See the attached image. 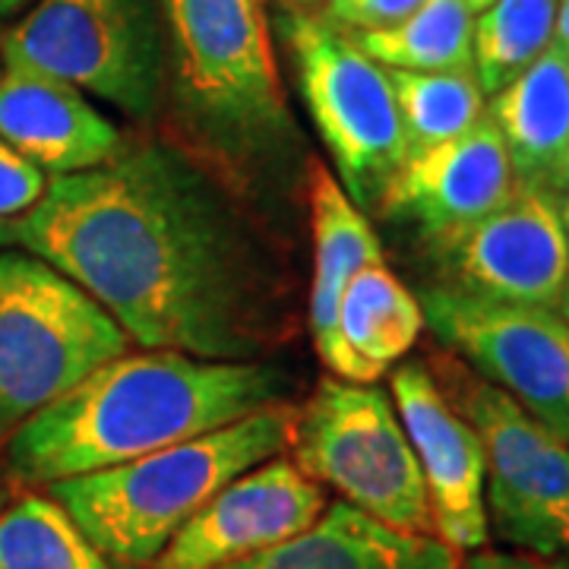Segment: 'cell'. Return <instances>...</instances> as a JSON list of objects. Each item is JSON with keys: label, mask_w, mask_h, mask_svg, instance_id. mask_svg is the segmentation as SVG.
<instances>
[{"label": "cell", "mask_w": 569, "mask_h": 569, "mask_svg": "<svg viewBox=\"0 0 569 569\" xmlns=\"http://www.w3.org/2000/svg\"><path fill=\"white\" fill-rule=\"evenodd\" d=\"M13 244L86 288L142 348L260 361L276 284L260 241L216 178L164 142L51 178Z\"/></svg>", "instance_id": "cell-1"}, {"label": "cell", "mask_w": 569, "mask_h": 569, "mask_svg": "<svg viewBox=\"0 0 569 569\" xmlns=\"http://www.w3.org/2000/svg\"><path fill=\"white\" fill-rule=\"evenodd\" d=\"M288 387L269 361L127 351L17 427L0 447L3 468L22 488H48L234 425L284 402Z\"/></svg>", "instance_id": "cell-2"}, {"label": "cell", "mask_w": 569, "mask_h": 569, "mask_svg": "<svg viewBox=\"0 0 569 569\" xmlns=\"http://www.w3.org/2000/svg\"><path fill=\"white\" fill-rule=\"evenodd\" d=\"M295 408L269 406L123 466L48 485L108 563L146 569L183 522L253 466L288 449Z\"/></svg>", "instance_id": "cell-3"}, {"label": "cell", "mask_w": 569, "mask_h": 569, "mask_svg": "<svg viewBox=\"0 0 569 569\" xmlns=\"http://www.w3.org/2000/svg\"><path fill=\"white\" fill-rule=\"evenodd\" d=\"M174 92L224 152H266L288 137L279 61L263 0H159Z\"/></svg>", "instance_id": "cell-4"}, {"label": "cell", "mask_w": 569, "mask_h": 569, "mask_svg": "<svg viewBox=\"0 0 569 569\" xmlns=\"http://www.w3.org/2000/svg\"><path fill=\"white\" fill-rule=\"evenodd\" d=\"M127 351L130 336L86 288L36 253L0 250V447Z\"/></svg>", "instance_id": "cell-5"}, {"label": "cell", "mask_w": 569, "mask_h": 569, "mask_svg": "<svg viewBox=\"0 0 569 569\" xmlns=\"http://www.w3.org/2000/svg\"><path fill=\"white\" fill-rule=\"evenodd\" d=\"M291 462L342 503L389 529L433 535L425 475L392 396L370 383L326 377L291 411Z\"/></svg>", "instance_id": "cell-6"}, {"label": "cell", "mask_w": 569, "mask_h": 569, "mask_svg": "<svg viewBox=\"0 0 569 569\" xmlns=\"http://www.w3.org/2000/svg\"><path fill=\"white\" fill-rule=\"evenodd\" d=\"M0 67L70 82L146 121L168 73L159 0H39L0 36Z\"/></svg>", "instance_id": "cell-7"}, {"label": "cell", "mask_w": 569, "mask_h": 569, "mask_svg": "<svg viewBox=\"0 0 569 569\" xmlns=\"http://www.w3.org/2000/svg\"><path fill=\"white\" fill-rule=\"evenodd\" d=\"M279 32L336 178L351 203L370 212L411 152L389 70L339 26L305 10L282 13Z\"/></svg>", "instance_id": "cell-8"}, {"label": "cell", "mask_w": 569, "mask_h": 569, "mask_svg": "<svg viewBox=\"0 0 569 569\" xmlns=\"http://www.w3.org/2000/svg\"><path fill=\"white\" fill-rule=\"evenodd\" d=\"M433 367L437 387L481 437L488 526L538 557L569 553V443L452 351Z\"/></svg>", "instance_id": "cell-9"}, {"label": "cell", "mask_w": 569, "mask_h": 569, "mask_svg": "<svg viewBox=\"0 0 569 569\" xmlns=\"http://www.w3.org/2000/svg\"><path fill=\"white\" fill-rule=\"evenodd\" d=\"M425 323L475 373L569 443V323L550 307L500 305L427 288Z\"/></svg>", "instance_id": "cell-10"}, {"label": "cell", "mask_w": 569, "mask_h": 569, "mask_svg": "<svg viewBox=\"0 0 569 569\" xmlns=\"http://www.w3.org/2000/svg\"><path fill=\"white\" fill-rule=\"evenodd\" d=\"M430 244L443 288L485 301L557 310L569 279V241L550 190L519 187L490 216Z\"/></svg>", "instance_id": "cell-11"}, {"label": "cell", "mask_w": 569, "mask_h": 569, "mask_svg": "<svg viewBox=\"0 0 569 569\" xmlns=\"http://www.w3.org/2000/svg\"><path fill=\"white\" fill-rule=\"evenodd\" d=\"M326 507V490L279 452L228 481L197 509L164 545L152 569L228 567L307 531Z\"/></svg>", "instance_id": "cell-12"}, {"label": "cell", "mask_w": 569, "mask_h": 569, "mask_svg": "<svg viewBox=\"0 0 569 569\" xmlns=\"http://www.w3.org/2000/svg\"><path fill=\"white\" fill-rule=\"evenodd\" d=\"M389 396L425 475L433 535L459 553L481 550L490 531L481 437L443 396L425 361L396 367Z\"/></svg>", "instance_id": "cell-13"}, {"label": "cell", "mask_w": 569, "mask_h": 569, "mask_svg": "<svg viewBox=\"0 0 569 569\" xmlns=\"http://www.w3.org/2000/svg\"><path fill=\"white\" fill-rule=\"evenodd\" d=\"M519 190L507 146L490 118L447 142L408 152L377 206L389 219L421 228L427 241L447 238L490 216Z\"/></svg>", "instance_id": "cell-14"}, {"label": "cell", "mask_w": 569, "mask_h": 569, "mask_svg": "<svg viewBox=\"0 0 569 569\" xmlns=\"http://www.w3.org/2000/svg\"><path fill=\"white\" fill-rule=\"evenodd\" d=\"M0 140L51 178L114 159L121 130L70 82L22 67H0Z\"/></svg>", "instance_id": "cell-15"}, {"label": "cell", "mask_w": 569, "mask_h": 569, "mask_svg": "<svg viewBox=\"0 0 569 569\" xmlns=\"http://www.w3.org/2000/svg\"><path fill=\"white\" fill-rule=\"evenodd\" d=\"M310 219H313V288H310V329L323 365L351 383H367L365 370L348 355L339 336V310L351 276L367 263L383 260L373 224L351 203L339 178L313 164L310 178Z\"/></svg>", "instance_id": "cell-16"}, {"label": "cell", "mask_w": 569, "mask_h": 569, "mask_svg": "<svg viewBox=\"0 0 569 569\" xmlns=\"http://www.w3.org/2000/svg\"><path fill=\"white\" fill-rule=\"evenodd\" d=\"M459 550L437 535L389 529L339 500L301 535L219 569H459Z\"/></svg>", "instance_id": "cell-17"}, {"label": "cell", "mask_w": 569, "mask_h": 569, "mask_svg": "<svg viewBox=\"0 0 569 569\" xmlns=\"http://www.w3.org/2000/svg\"><path fill=\"white\" fill-rule=\"evenodd\" d=\"M488 118L500 130L519 187L553 190L569 149V51L550 48L519 77L490 96Z\"/></svg>", "instance_id": "cell-18"}, {"label": "cell", "mask_w": 569, "mask_h": 569, "mask_svg": "<svg viewBox=\"0 0 569 569\" xmlns=\"http://www.w3.org/2000/svg\"><path fill=\"white\" fill-rule=\"evenodd\" d=\"M425 326L421 298H415L383 260L361 266L351 276L339 310V336L365 370L367 383L399 365L418 346Z\"/></svg>", "instance_id": "cell-19"}, {"label": "cell", "mask_w": 569, "mask_h": 569, "mask_svg": "<svg viewBox=\"0 0 569 569\" xmlns=\"http://www.w3.org/2000/svg\"><path fill=\"white\" fill-rule=\"evenodd\" d=\"M475 13L466 0H425L411 17L351 39L387 70L418 73H471Z\"/></svg>", "instance_id": "cell-20"}, {"label": "cell", "mask_w": 569, "mask_h": 569, "mask_svg": "<svg viewBox=\"0 0 569 569\" xmlns=\"http://www.w3.org/2000/svg\"><path fill=\"white\" fill-rule=\"evenodd\" d=\"M557 0H493L475 17L471 73L485 96L500 92L553 41Z\"/></svg>", "instance_id": "cell-21"}, {"label": "cell", "mask_w": 569, "mask_h": 569, "mask_svg": "<svg viewBox=\"0 0 569 569\" xmlns=\"http://www.w3.org/2000/svg\"><path fill=\"white\" fill-rule=\"evenodd\" d=\"M0 569L111 567L51 493H26L0 509Z\"/></svg>", "instance_id": "cell-22"}, {"label": "cell", "mask_w": 569, "mask_h": 569, "mask_svg": "<svg viewBox=\"0 0 569 569\" xmlns=\"http://www.w3.org/2000/svg\"><path fill=\"white\" fill-rule=\"evenodd\" d=\"M411 152L447 142L485 121V92L475 73L389 70Z\"/></svg>", "instance_id": "cell-23"}, {"label": "cell", "mask_w": 569, "mask_h": 569, "mask_svg": "<svg viewBox=\"0 0 569 569\" xmlns=\"http://www.w3.org/2000/svg\"><path fill=\"white\" fill-rule=\"evenodd\" d=\"M44 190L48 174L0 140V238L7 244H13V222L39 203Z\"/></svg>", "instance_id": "cell-24"}, {"label": "cell", "mask_w": 569, "mask_h": 569, "mask_svg": "<svg viewBox=\"0 0 569 569\" xmlns=\"http://www.w3.org/2000/svg\"><path fill=\"white\" fill-rule=\"evenodd\" d=\"M425 0H326L323 20L342 32H377L411 17Z\"/></svg>", "instance_id": "cell-25"}, {"label": "cell", "mask_w": 569, "mask_h": 569, "mask_svg": "<svg viewBox=\"0 0 569 569\" xmlns=\"http://www.w3.org/2000/svg\"><path fill=\"white\" fill-rule=\"evenodd\" d=\"M459 569H569V560L560 557H538V553H500V550H481L468 557Z\"/></svg>", "instance_id": "cell-26"}, {"label": "cell", "mask_w": 569, "mask_h": 569, "mask_svg": "<svg viewBox=\"0 0 569 569\" xmlns=\"http://www.w3.org/2000/svg\"><path fill=\"white\" fill-rule=\"evenodd\" d=\"M553 41L569 51V0H557V26H553Z\"/></svg>", "instance_id": "cell-27"}, {"label": "cell", "mask_w": 569, "mask_h": 569, "mask_svg": "<svg viewBox=\"0 0 569 569\" xmlns=\"http://www.w3.org/2000/svg\"><path fill=\"white\" fill-rule=\"evenodd\" d=\"M553 190H567L569 193V149H567V156L560 159L557 174H553Z\"/></svg>", "instance_id": "cell-28"}, {"label": "cell", "mask_w": 569, "mask_h": 569, "mask_svg": "<svg viewBox=\"0 0 569 569\" xmlns=\"http://www.w3.org/2000/svg\"><path fill=\"white\" fill-rule=\"evenodd\" d=\"M29 0H0V20H7V17H13L17 10H22Z\"/></svg>", "instance_id": "cell-29"}, {"label": "cell", "mask_w": 569, "mask_h": 569, "mask_svg": "<svg viewBox=\"0 0 569 569\" xmlns=\"http://www.w3.org/2000/svg\"><path fill=\"white\" fill-rule=\"evenodd\" d=\"M557 313H560V317H563V320L569 323V279H567V284H563V295H560V301H557Z\"/></svg>", "instance_id": "cell-30"}, {"label": "cell", "mask_w": 569, "mask_h": 569, "mask_svg": "<svg viewBox=\"0 0 569 569\" xmlns=\"http://www.w3.org/2000/svg\"><path fill=\"white\" fill-rule=\"evenodd\" d=\"M557 209H560V222H563V231H567V241H569V197L567 200H560Z\"/></svg>", "instance_id": "cell-31"}, {"label": "cell", "mask_w": 569, "mask_h": 569, "mask_svg": "<svg viewBox=\"0 0 569 569\" xmlns=\"http://www.w3.org/2000/svg\"><path fill=\"white\" fill-rule=\"evenodd\" d=\"M466 3H468V10H471V13L478 17L481 10H488V7H490V3H493V0H466Z\"/></svg>", "instance_id": "cell-32"}, {"label": "cell", "mask_w": 569, "mask_h": 569, "mask_svg": "<svg viewBox=\"0 0 569 569\" xmlns=\"http://www.w3.org/2000/svg\"><path fill=\"white\" fill-rule=\"evenodd\" d=\"M298 3H305V7H310V3H317V0H298Z\"/></svg>", "instance_id": "cell-33"}, {"label": "cell", "mask_w": 569, "mask_h": 569, "mask_svg": "<svg viewBox=\"0 0 569 569\" xmlns=\"http://www.w3.org/2000/svg\"><path fill=\"white\" fill-rule=\"evenodd\" d=\"M0 247H10V244H7V238H0Z\"/></svg>", "instance_id": "cell-34"}, {"label": "cell", "mask_w": 569, "mask_h": 569, "mask_svg": "<svg viewBox=\"0 0 569 569\" xmlns=\"http://www.w3.org/2000/svg\"><path fill=\"white\" fill-rule=\"evenodd\" d=\"M0 509H3V490H0Z\"/></svg>", "instance_id": "cell-35"}]
</instances>
